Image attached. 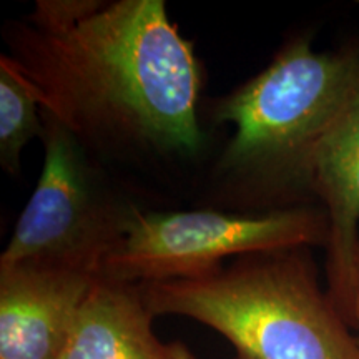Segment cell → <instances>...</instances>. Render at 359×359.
<instances>
[{"mask_svg": "<svg viewBox=\"0 0 359 359\" xmlns=\"http://www.w3.org/2000/svg\"><path fill=\"white\" fill-rule=\"evenodd\" d=\"M326 241L325 210L308 206L262 215L143 213L132 206L122 243L102 278L128 285L193 280L222 268L226 258L326 246Z\"/></svg>", "mask_w": 359, "mask_h": 359, "instance_id": "277c9868", "label": "cell"}, {"mask_svg": "<svg viewBox=\"0 0 359 359\" xmlns=\"http://www.w3.org/2000/svg\"><path fill=\"white\" fill-rule=\"evenodd\" d=\"M304 190L325 205L327 218V294L356 331V257L359 248V95L309 151Z\"/></svg>", "mask_w": 359, "mask_h": 359, "instance_id": "8992f818", "label": "cell"}, {"mask_svg": "<svg viewBox=\"0 0 359 359\" xmlns=\"http://www.w3.org/2000/svg\"><path fill=\"white\" fill-rule=\"evenodd\" d=\"M154 318L137 285L100 278L58 359H198L180 341H161Z\"/></svg>", "mask_w": 359, "mask_h": 359, "instance_id": "ba28073f", "label": "cell"}, {"mask_svg": "<svg viewBox=\"0 0 359 359\" xmlns=\"http://www.w3.org/2000/svg\"><path fill=\"white\" fill-rule=\"evenodd\" d=\"M359 95V50L314 52L311 35L283 47L257 77L217 102L235 135L222 167L264 191L304 190L309 151Z\"/></svg>", "mask_w": 359, "mask_h": 359, "instance_id": "3957f363", "label": "cell"}, {"mask_svg": "<svg viewBox=\"0 0 359 359\" xmlns=\"http://www.w3.org/2000/svg\"><path fill=\"white\" fill-rule=\"evenodd\" d=\"M100 278L72 269L0 268V359H58Z\"/></svg>", "mask_w": 359, "mask_h": 359, "instance_id": "52a82bcc", "label": "cell"}, {"mask_svg": "<svg viewBox=\"0 0 359 359\" xmlns=\"http://www.w3.org/2000/svg\"><path fill=\"white\" fill-rule=\"evenodd\" d=\"M7 62L83 148L196 154L201 65L163 0L98 2L74 24H20Z\"/></svg>", "mask_w": 359, "mask_h": 359, "instance_id": "6da1fadb", "label": "cell"}, {"mask_svg": "<svg viewBox=\"0 0 359 359\" xmlns=\"http://www.w3.org/2000/svg\"><path fill=\"white\" fill-rule=\"evenodd\" d=\"M155 316L212 327L235 359H359V341L306 248L246 255L210 275L137 285Z\"/></svg>", "mask_w": 359, "mask_h": 359, "instance_id": "7a4b0ae2", "label": "cell"}, {"mask_svg": "<svg viewBox=\"0 0 359 359\" xmlns=\"http://www.w3.org/2000/svg\"><path fill=\"white\" fill-rule=\"evenodd\" d=\"M40 114L42 109L32 87L6 57H0V163L7 173H19L27 143L43 137Z\"/></svg>", "mask_w": 359, "mask_h": 359, "instance_id": "9c48e42d", "label": "cell"}, {"mask_svg": "<svg viewBox=\"0 0 359 359\" xmlns=\"http://www.w3.org/2000/svg\"><path fill=\"white\" fill-rule=\"evenodd\" d=\"M42 115V173L0 257V268L42 264L102 278L122 243L132 206H116L103 195L82 143L55 118Z\"/></svg>", "mask_w": 359, "mask_h": 359, "instance_id": "5b68a950", "label": "cell"}, {"mask_svg": "<svg viewBox=\"0 0 359 359\" xmlns=\"http://www.w3.org/2000/svg\"><path fill=\"white\" fill-rule=\"evenodd\" d=\"M356 336L359 341V248L356 257Z\"/></svg>", "mask_w": 359, "mask_h": 359, "instance_id": "30bf717a", "label": "cell"}]
</instances>
